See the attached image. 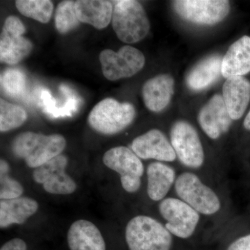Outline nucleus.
<instances>
[{
  "mask_svg": "<svg viewBox=\"0 0 250 250\" xmlns=\"http://www.w3.org/2000/svg\"><path fill=\"white\" fill-rule=\"evenodd\" d=\"M131 149L140 159L172 162L177 158L172 144L159 129H151L138 136L131 143Z\"/></svg>",
  "mask_w": 250,
  "mask_h": 250,
  "instance_id": "nucleus-13",
  "label": "nucleus"
},
{
  "mask_svg": "<svg viewBox=\"0 0 250 250\" xmlns=\"http://www.w3.org/2000/svg\"><path fill=\"white\" fill-rule=\"evenodd\" d=\"M27 112L24 108L0 100V131H10L19 127L26 121Z\"/></svg>",
  "mask_w": 250,
  "mask_h": 250,
  "instance_id": "nucleus-25",
  "label": "nucleus"
},
{
  "mask_svg": "<svg viewBox=\"0 0 250 250\" xmlns=\"http://www.w3.org/2000/svg\"><path fill=\"white\" fill-rule=\"evenodd\" d=\"M174 189L180 200L201 214H215L221 207L216 193L192 172L181 174L176 179Z\"/></svg>",
  "mask_w": 250,
  "mask_h": 250,
  "instance_id": "nucleus-5",
  "label": "nucleus"
},
{
  "mask_svg": "<svg viewBox=\"0 0 250 250\" xmlns=\"http://www.w3.org/2000/svg\"><path fill=\"white\" fill-rule=\"evenodd\" d=\"M0 250H27V245L21 238H14L5 243Z\"/></svg>",
  "mask_w": 250,
  "mask_h": 250,
  "instance_id": "nucleus-30",
  "label": "nucleus"
},
{
  "mask_svg": "<svg viewBox=\"0 0 250 250\" xmlns=\"http://www.w3.org/2000/svg\"><path fill=\"white\" fill-rule=\"evenodd\" d=\"M61 91L65 96V104L59 106L55 99L52 98L49 90L42 89L41 90V100L42 108L45 113L52 118H62V117L71 116L77 111L80 106L81 100L68 86L62 85Z\"/></svg>",
  "mask_w": 250,
  "mask_h": 250,
  "instance_id": "nucleus-23",
  "label": "nucleus"
},
{
  "mask_svg": "<svg viewBox=\"0 0 250 250\" xmlns=\"http://www.w3.org/2000/svg\"><path fill=\"white\" fill-rule=\"evenodd\" d=\"M67 158L60 154L43 165L35 169L33 178L36 183L42 184L44 190L54 195H69L73 193L77 185L65 172Z\"/></svg>",
  "mask_w": 250,
  "mask_h": 250,
  "instance_id": "nucleus-11",
  "label": "nucleus"
},
{
  "mask_svg": "<svg viewBox=\"0 0 250 250\" xmlns=\"http://www.w3.org/2000/svg\"><path fill=\"white\" fill-rule=\"evenodd\" d=\"M70 250H106L103 235L91 222L79 220L72 224L67 233Z\"/></svg>",
  "mask_w": 250,
  "mask_h": 250,
  "instance_id": "nucleus-18",
  "label": "nucleus"
},
{
  "mask_svg": "<svg viewBox=\"0 0 250 250\" xmlns=\"http://www.w3.org/2000/svg\"><path fill=\"white\" fill-rule=\"evenodd\" d=\"M227 250H250V234L238 238L231 243Z\"/></svg>",
  "mask_w": 250,
  "mask_h": 250,
  "instance_id": "nucleus-29",
  "label": "nucleus"
},
{
  "mask_svg": "<svg viewBox=\"0 0 250 250\" xmlns=\"http://www.w3.org/2000/svg\"><path fill=\"white\" fill-rule=\"evenodd\" d=\"M170 141L179 161L197 169L205 162V152L196 129L187 121L176 122L171 128Z\"/></svg>",
  "mask_w": 250,
  "mask_h": 250,
  "instance_id": "nucleus-7",
  "label": "nucleus"
},
{
  "mask_svg": "<svg viewBox=\"0 0 250 250\" xmlns=\"http://www.w3.org/2000/svg\"><path fill=\"white\" fill-rule=\"evenodd\" d=\"M75 10L80 22L103 29L112 21L113 5L104 0H79L75 1Z\"/></svg>",
  "mask_w": 250,
  "mask_h": 250,
  "instance_id": "nucleus-19",
  "label": "nucleus"
},
{
  "mask_svg": "<svg viewBox=\"0 0 250 250\" xmlns=\"http://www.w3.org/2000/svg\"><path fill=\"white\" fill-rule=\"evenodd\" d=\"M172 6L185 21L202 25L221 22L230 11L229 1L226 0H177Z\"/></svg>",
  "mask_w": 250,
  "mask_h": 250,
  "instance_id": "nucleus-9",
  "label": "nucleus"
},
{
  "mask_svg": "<svg viewBox=\"0 0 250 250\" xmlns=\"http://www.w3.org/2000/svg\"><path fill=\"white\" fill-rule=\"evenodd\" d=\"M243 125H244V127L246 128L247 130L250 131V111L249 113H248V114L247 115L246 118H245Z\"/></svg>",
  "mask_w": 250,
  "mask_h": 250,
  "instance_id": "nucleus-31",
  "label": "nucleus"
},
{
  "mask_svg": "<svg viewBox=\"0 0 250 250\" xmlns=\"http://www.w3.org/2000/svg\"><path fill=\"white\" fill-rule=\"evenodd\" d=\"M223 98L233 121L241 118L250 101V82L244 77L227 79L223 87Z\"/></svg>",
  "mask_w": 250,
  "mask_h": 250,
  "instance_id": "nucleus-15",
  "label": "nucleus"
},
{
  "mask_svg": "<svg viewBox=\"0 0 250 250\" xmlns=\"http://www.w3.org/2000/svg\"><path fill=\"white\" fill-rule=\"evenodd\" d=\"M161 216L167 221L165 227L169 232L180 238H188L193 234L200 222V213L180 199L168 197L159 207Z\"/></svg>",
  "mask_w": 250,
  "mask_h": 250,
  "instance_id": "nucleus-10",
  "label": "nucleus"
},
{
  "mask_svg": "<svg viewBox=\"0 0 250 250\" xmlns=\"http://www.w3.org/2000/svg\"><path fill=\"white\" fill-rule=\"evenodd\" d=\"M75 10V1H62L57 6L55 14V25L61 34H66L80 24Z\"/></svg>",
  "mask_w": 250,
  "mask_h": 250,
  "instance_id": "nucleus-27",
  "label": "nucleus"
},
{
  "mask_svg": "<svg viewBox=\"0 0 250 250\" xmlns=\"http://www.w3.org/2000/svg\"><path fill=\"white\" fill-rule=\"evenodd\" d=\"M104 76L116 81L134 76L144 67L146 59L139 49L123 46L118 52L104 49L100 54Z\"/></svg>",
  "mask_w": 250,
  "mask_h": 250,
  "instance_id": "nucleus-8",
  "label": "nucleus"
},
{
  "mask_svg": "<svg viewBox=\"0 0 250 250\" xmlns=\"http://www.w3.org/2000/svg\"><path fill=\"white\" fill-rule=\"evenodd\" d=\"M25 27L19 18L9 16L5 21L0 38V60L6 63L16 64L30 53L31 41L22 35Z\"/></svg>",
  "mask_w": 250,
  "mask_h": 250,
  "instance_id": "nucleus-12",
  "label": "nucleus"
},
{
  "mask_svg": "<svg viewBox=\"0 0 250 250\" xmlns=\"http://www.w3.org/2000/svg\"><path fill=\"white\" fill-rule=\"evenodd\" d=\"M125 238L129 250H170L172 234L156 219L138 215L128 223Z\"/></svg>",
  "mask_w": 250,
  "mask_h": 250,
  "instance_id": "nucleus-3",
  "label": "nucleus"
},
{
  "mask_svg": "<svg viewBox=\"0 0 250 250\" xmlns=\"http://www.w3.org/2000/svg\"><path fill=\"white\" fill-rule=\"evenodd\" d=\"M27 80L20 69L10 68L1 75V88L4 94L11 98H20L25 93Z\"/></svg>",
  "mask_w": 250,
  "mask_h": 250,
  "instance_id": "nucleus-26",
  "label": "nucleus"
},
{
  "mask_svg": "<svg viewBox=\"0 0 250 250\" xmlns=\"http://www.w3.org/2000/svg\"><path fill=\"white\" fill-rule=\"evenodd\" d=\"M9 166L6 161H0V198L11 200L22 195L24 189L21 183L9 176Z\"/></svg>",
  "mask_w": 250,
  "mask_h": 250,
  "instance_id": "nucleus-28",
  "label": "nucleus"
},
{
  "mask_svg": "<svg viewBox=\"0 0 250 250\" xmlns=\"http://www.w3.org/2000/svg\"><path fill=\"white\" fill-rule=\"evenodd\" d=\"M112 25L118 39L135 43L147 36L150 24L142 5L134 0L113 1Z\"/></svg>",
  "mask_w": 250,
  "mask_h": 250,
  "instance_id": "nucleus-2",
  "label": "nucleus"
},
{
  "mask_svg": "<svg viewBox=\"0 0 250 250\" xmlns=\"http://www.w3.org/2000/svg\"><path fill=\"white\" fill-rule=\"evenodd\" d=\"M39 208V204L29 197H20L0 202V228H8L14 224L21 225L32 216Z\"/></svg>",
  "mask_w": 250,
  "mask_h": 250,
  "instance_id": "nucleus-20",
  "label": "nucleus"
},
{
  "mask_svg": "<svg viewBox=\"0 0 250 250\" xmlns=\"http://www.w3.org/2000/svg\"><path fill=\"white\" fill-rule=\"evenodd\" d=\"M147 194L153 201L164 200L175 183V172L170 166L154 162L147 167Z\"/></svg>",
  "mask_w": 250,
  "mask_h": 250,
  "instance_id": "nucleus-22",
  "label": "nucleus"
},
{
  "mask_svg": "<svg viewBox=\"0 0 250 250\" xmlns=\"http://www.w3.org/2000/svg\"><path fill=\"white\" fill-rule=\"evenodd\" d=\"M65 146L66 141L62 135L45 136L27 131L15 139L12 150L17 157L24 159L29 167L37 168L60 155Z\"/></svg>",
  "mask_w": 250,
  "mask_h": 250,
  "instance_id": "nucleus-1",
  "label": "nucleus"
},
{
  "mask_svg": "<svg viewBox=\"0 0 250 250\" xmlns=\"http://www.w3.org/2000/svg\"><path fill=\"white\" fill-rule=\"evenodd\" d=\"M231 119L225 106L223 95H213L200 110L198 122L205 134L211 139H218L228 132Z\"/></svg>",
  "mask_w": 250,
  "mask_h": 250,
  "instance_id": "nucleus-14",
  "label": "nucleus"
},
{
  "mask_svg": "<svg viewBox=\"0 0 250 250\" xmlns=\"http://www.w3.org/2000/svg\"><path fill=\"white\" fill-rule=\"evenodd\" d=\"M222 60L221 57L214 54L199 62L188 73V87L195 91H199L213 84L222 75Z\"/></svg>",
  "mask_w": 250,
  "mask_h": 250,
  "instance_id": "nucleus-21",
  "label": "nucleus"
},
{
  "mask_svg": "<svg viewBox=\"0 0 250 250\" xmlns=\"http://www.w3.org/2000/svg\"><path fill=\"white\" fill-rule=\"evenodd\" d=\"M136 110L131 104L121 103L113 98L100 102L92 109L88 122L99 133L106 135L118 134L134 121Z\"/></svg>",
  "mask_w": 250,
  "mask_h": 250,
  "instance_id": "nucleus-4",
  "label": "nucleus"
},
{
  "mask_svg": "<svg viewBox=\"0 0 250 250\" xmlns=\"http://www.w3.org/2000/svg\"><path fill=\"white\" fill-rule=\"evenodd\" d=\"M174 93V79L166 74L147 80L142 90L145 104L149 111L153 112L165 109L170 104Z\"/></svg>",
  "mask_w": 250,
  "mask_h": 250,
  "instance_id": "nucleus-16",
  "label": "nucleus"
},
{
  "mask_svg": "<svg viewBox=\"0 0 250 250\" xmlns=\"http://www.w3.org/2000/svg\"><path fill=\"white\" fill-rule=\"evenodd\" d=\"M103 162L121 175L122 187L126 192L133 193L139 190L144 166L132 149L124 146L111 148L104 155Z\"/></svg>",
  "mask_w": 250,
  "mask_h": 250,
  "instance_id": "nucleus-6",
  "label": "nucleus"
},
{
  "mask_svg": "<svg viewBox=\"0 0 250 250\" xmlns=\"http://www.w3.org/2000/svg\"><path fill=\"white\" fill-rule=\"evenodd\" d=\"M16 6L23 16L42 23L50 21L54 10V5L49 0H18Z\"/></svg>",
  "mask_w": 250,
  "mask_h": 250,
  "instance_id": "nucleus-24",
  "label": "nucleus"
},
{
  "mask_svg": "<svg viewBox=\"0 0 250 250\" xmlns=\"http://www.w3.org/2000/svg\"><path fill=\"white\" fill-rule=\"evenodd\" d=\"M250 72V36H244L233 42L222 60L225 78L243 77Z\"/></svg>",
  "mask_w": 250,
  "mask_h": 250,
  "instance_id": "nucleus-17",
  "label": "nucleus"
}]
</instances>
